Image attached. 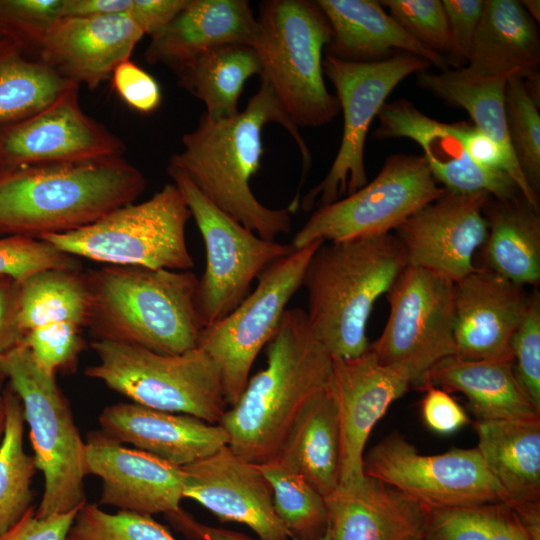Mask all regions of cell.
Masks as SVG:
<instances>
[{
    "label": "cell",
    "instance_id": "cell-47",
    "mask_svg": "<svg viewBox=\"0 0 540 540\" xmlns=\"http://www.w3.org/2000/svg\"><path fill=\"white\" fill-rule=\"evenodd\" d=\"M442 3L451 37V48L447 60L450 67L459 69L468 62L484 1L443 0Z\"/></svg>",
    "mask_w": 540,
    "mask_h": 540
},
{
    "label": "cell",
    "instance_id": "cell-50",
    "mask_svg": "<svg viewBox=\"0 0 540 540\" xmlns=\"http://www.w3.org/2000/svg\"><path fill=\"white\" fill-rule=\"evenodd\" d=\"M420 388L426 391L422 400L423 420L431 430L450 434L469 423L464 409L447 391L430 383H425Z\"/></svg>",
    "mask_w": 540,
    "mask_h": 540
},
{
    "label": "cell",
    "instance_id": "cell-39",
    "mask_svg": "<svg viewBox=\"0 0 540 540\" xmlns=\"http://www.w3.org/2000/svg\"><path fill=\"white\" fill-rule=\"evenodd\" d=\"M259 469L267 479L277 516L292 540H315L328 530L324 497L296 470L273 457Z\"/></svg>",
    "mask_w": 540,
    "mask_h": 540
},
{
    "label": "cell",
    "instance_id": "cell-30",
    "mask_svg": "<svg viewBox=\"0 0 540 540\" xmlns=\"http://www.w3.org/2000/svg\"><path fill=\"white\" fill-rule=\"evenodd\" d=\"M539 212L522 195L509 200L490 197L483 210L488 228L482 245L483 268L523 287L538 286Z\"/></svg>",
    "mask_w": 540,
    "mask_h": 540
},
{
    "label": "cell",
    "instance_id": "cell-6",
    "mask_svg": "<svg viewBox=\"0 0 540 540\" xmlns=\"http://www.w3.org/2000/svg\"><path fill=\"white\" fill-rule=\"evenodd\" d=\"M252 47L261 80L273 90L298 128L330 123L340 112L336 95L325 85L322 53L331 27L316 1L266 0L259 4Z\"/></svg>",
    "mask_w": 540,
    "mask_h": 540
},
{
    "label": "cell",
    "instance_id": "cell-21",
    "mask_svg": "<svg viewBox=\"0 0 540 540\" xmlns=\"http://www.w3.org/2000/svg\"><path fill=\"white\" fill-rule=\"evenodd\" d=\"M182 469L183 497L196 501L221 522L243 524L259 540L290 539L258 464L240 457L226 445Z\"/></svg>",
    "mask_w": 540,
    "mask_h": 540
},
{
    "label": "cell",
    "instance_id": "cell-38",
    "mask_svg": "<svg viewBox=\"0 0 540 540\" xmlns=\"http://www.w3.org/2000/svg\"><path fill=\"white\" fill-rule=\"evenodd\" d=\"M425 508V507H424ZM419 540H533L505 502L425 508Z\"/></svg>",
    "mask_w": 540,
    "mask_h": 540
},
{
    "label": "cell",
    "instance_id": "cell-46",
    "mask_svg": "<svg viewBox=\"0 0 540 540\" xmlns=\"http://www.w3.org/2000/svg\"><path fill=\"white\" fill-rule=\"evenodd\" d=\"M514 374L540 410V295L531 293L529 308L511 343Z\"/></svg>",
    "mask_w": 540,
    "mask_h": 540
},
{
    "label": "cell",
    "instance_id": "cell-52",
    "mask_svg": "<svg viewBox=\"0 0 540 540\" xmlns=\"http://www.w3.org/2000/svg\"><path fill=\"white\" fill-rule=\"evenodd\" d=\"M19 282L0 276V355L20 344L17 326Z\"/></svg>",
    "mask_w": 540,
    "mask_h": 540
},
{
    "label": "cell",
    "instance_id": "cell-20",
    "mask_svg": "<svg viewBox=\"0 0 540 540\" xmlns=\"http://www.w3.org/2000/svg\"><path fill=\"white\" fill-rule=\"evenodd\" d=\"M87 474L102 481L98 505L143 515L180 514L184 499L185 473L145 451L125 447L101 431H92L85 441Z\"/></svg>",
    "mask_w": 540,
    "mask_h": 540
},
{
    "label": "cell",
    "instance_id": "cell-3",
    "mask_svg": "<svg viewBox=\"0 0 540 540\" xmlns=\"http://www.w3.org/2000/svg\"><path fill=\"white\" fill-rule=\"evenodd\" d=\"M266 357V367L249 378L218 423L230 449L255 464L276 456L303 407L328 386L332 369V356L301 308L285 310Z\"/></svg>",
    "mask_w": 540,
    "mask_h": 540
},
{
    "label": "cell",
    "instance_id": "cell-36",
    "mask_svg": "<svg viewBox=\"0 0 540 540\" xmlns=\"http://www.w3.org/2000/svg\"><path fill=\"white\" fill-rule=\"evenodd\" d=\"M422 88L447 104L467 111L473 125L517 162L508 135L505 112L506 79L468 81L455 69L417 74ZM518 163V162H517Z\"/></svg>",
    "mask_w": 540,
    "mask_h": 540
},
{
    "label": "cell",
    "instance_id": "cell-8",
    "mask_svg": "<svg viewBox=\"0 0 540 540\" xmlns=\"http://www.w3.org/2000/svg\"><path fill=\"white\" fill-rule=\"evenodd\" d=\"M91 347L98 362L86 376L133 403L212 424L227 410L219 368L200 347L174 355L108 340H93Z\"/></svg>",
    "mask_w": 540,
    "mask_h": 540
},
{
    "label": "cell",
    "instance_id": "cell-22",
    "mask_svg": "<svg viewBox=\"0 0 540 540\" xmlns=\"http://www.w3.org/2000/svg\"><path fill=\"white\" fill-rule=\"evenodd\" d=\"M530 301L523 286L483 267L454 282L455 356L512 362V339Z\"/></svg>",
    "mask_w": 540,
    "mask_h": 540
},
{
    "label": "cell",
    "instance_id": "cell-51",
    "mask_svg": "<svg viewBox=\"0 0 540 540\" xmlns=\"http://www.w3.org/2000/svg\"><path fill=\"white\" fill-rule=\"evenodd\" d=\"M187 0H132L128 16L145 34L160 33L186 5Z\"/></svg>",
    "mask_w": 540,
    "mask_h": 540
},
{
    "label": "cell",
    "instance_id": "cell-42",
    "mask_svg": "<svg viewBox=\"0 0 540 540\" xmlns=\"http://www.w3.org/2000/svg\"><path fill=\"white\" fill-rule=\"evenodd\" d=\"M62 0H0V36L37 59L49 26L60 18Z\"/></svg>",
    "mask_w": 540,
    "mask_h": 540
},
{
    "label": "cell",
    "instance_id": "cell-25",
    "mask_svg": "<svg viewBox=\"0 0 540 540\" xmlns=\"http://www.w3.org/2000/svg\"><path fill=\"white\" fill-rule=\"evenodd\" d=\"M537 24L520 1L485 0L468 62L455 70L468 81L525 80L538 74Z\"/></svg>",
    "mask_w": 540,
    "mask_h": 540
},
{
    "label": "cell",
    "instance_id": "cell-11",
    "mask_svg": "<svg viewBox=\"0 0 540 540\" xmlns=\"http://www.w3.org/2000/svg\"><path fill=\"white\" fill-rule=\"evenodd\" d=\"M201 233L206 267L198 284L205 327L230 314L249 294L252 282L273 262L291 253V244L266 240L212 203L183 172L167 167Z\"/></svg>",
    "mask_w": 540,
    "mask_h": 540
},
{
    "label": "cell",
    "instance_id": "cell-48",
    "mask_svg": "<svg viewBox=\"0 0 540 540\" xmlns=\"http://www.w3.org/2000/svg\"><path fill=\"white\" fill-rule=\"evenodd\" d=\"M111 77L116 92L131 108L147 114L159 107L161 103L159 84L130 59L120 63Z\"/></svg>",
    "mask_w": 540,
    "mask_h": 540
},
{
    "label": "cell",
    "instance_id": "cell-56",
    "mask_svg": "<svg viewBox=\"0 0 540 540\" xmlns=\"http://www.w3.org/2000/svg\"><path fill=\"white\" fill-rule=\"evenodd\" d=\"M5 425V409L2 393L0 394V441L3 435Z\"/></svg>",
    "mask_w": 540,
    "mask_h": 540
},
{
    "label": "cell",
    "instance_id": "cell-27",
    "mask_svg": "<svg viewBox=\"0 0 540 540\" xmlns=\"http://www.w3.org/2000/svg\"><path fill=\"white\" fill-rule=\"evenodd\" d=\"M257 20L246 0H187L175 18L145 50L150 64L175 70L198 54L224 44L252 46Z\"/></svg>",
    "mask_w": 540,
    "mask_h": 540
},
{
    "label": "cell",
    "instance_id": "cell-57",
    "mask_svg": "<svg viewBox=\"0 0 540 540\" xmlns=\"http://www.w3.org/2000/svg\"><path fill=\"white\" fill-rule=\"evenodd\" d=\"M5 381H6L5 377L0 373V394L2 393L5 387L4 386Z\"/></svg>",
    "mask_w": 540,
    "mask_h": 540
},
{
    "label": "cell",
    "instance_id": "cell-14",
    "mask_svg": "<svg viewBox=\"0 0 540 540\" xmlns=\"http://www.w3.org/2000/svg\"><path fill=\"white\" fill-rule=\"evenodd\" d=\"M445 191L422 155H390L372 181L352 194L319 206L296 232L291 245L299 249L314 241L391 233Z\"/></svg>",
    "mask_w": 540,
    "mask_h": 540
},
{
    "label": "cell",
    "instance_id": "cell-28",
    "mask_svg": "<svg viewBox=\"0 0 540 540\" xmlns=\"http://www.w3.org/2000/svg\"><path fill=\"white\" fill-rule=\"evenodd\" d=\"M330 27L331 39L324 52L351 62L386 59L395 51L425 59L440 71L450 69L445 57L426 48L409 35L374 0H317Z\"/></svg>",
    "mask_w": 540,
    "mask_h": 540
},
{
    "label": "cell",
    "instance_id": "cell-55",
    "mask_svg": "<svg viewBox=\"0 0 540 540\" xmlns=\"http://www.w3.org/2000/svg\"><path fill=\"white\" fill-rule=\"evenodd\" d=\"M526 12L537 22L540 21V1L523 0L520 1Z\"/></svg>",
    "mask_w": 540,
    "mask_h": 540
},
{
    "label": "cell",
    "instance_id": "cell-45",
    "mask_svg": "<svg viewBox=\"0 0 540 540\" xmlns=\"http://www.w3.org/2000/svg\"><path fill=\"white\" fill-rule=\"evenodd\" d=\"M21 345L31 353L35 362L45 372L71 371L85 342L81 328L67 322H57L34 328L22 338Z\"/></svg>",
    "mask_w": 540,
    "mask_h": 540
},
{
    "label": "cell",
    "instance_id": "cell-19",
    "mask_svg": "<svg viewBox=\"0 0 540 540\" xmlns=\"http://www.w3.org/2000/svg\"><path fill=\"white\" fill-rule=\"evenodd\" d=\"M374 137L379 140L408 138L417 143L438 184L448 191H483L497 200L521 195L515 181L505 172L477 165L470 158L463 138L466 122L445 123L431 118L410 101L386 102L378 115Z\"/></svg>",
    "mask_w": 540,
    "mask_h": 540
},
{
    "label": "cell",
    "instance_id": "cell-34",
    "mask_svg": "<svg viewBox=\"0 0 540 540\" xmlns=\"http://www.w3.org/2000/svg\"><path fill=\"white\" fill-rule=\"evenodd\" d=\"M89 290L80 269H47L19 282L17 326L30 330L57 322L86 327Z\"/></svg>",
    "mask_w": 540,
    "mask_h": 540
},
{
    "label": "cell",
    "instance_id": "cell-35",
    "mask_svg": "<svg viewBox=\"0 0 540 540\" xmlns=\"http://www.w3.org/2000/svg\"><path fill=\"white\" fill-rule=\"evenodd\" d=\"M71 84L75 83L0 36V124L36 113Z\"/></svg>",
    "mask_w": 540,
    "mask_h": 540
},
{
    "label": "cell",
    "instance_id": "cell-24",
    "mask_svg": "<svg viewBox=\"0 0 540 540\" xmlns=\"http://www.w3.org/2000/svg\"><path fill=\"white\" fill-rule=\"evenodd\" d=\"M98 420L100 431L109 438L178 467L203 459L228 445V436L219 424L133 402L106 406Z\"/></svg>",
    "mask_w": 540,
    "mask_h": 540
},
{
    "label": "cell",
    "instance_id": "cell-29",
    "mask_svg": "<svg viewBox=\"0 0 540 540\" xmlns=\"http://www.w3.org/2000/svg\"><path fill=\"white\" fill-rule=\"evenodd\" d=\"M425 383L463 393L477 420H540V410L519 384L512 362L465 360L452 355L428 370L420 387Z\"/></svg>",
    "mask_w": 540,
    "mask_h": 540
},
{
    "label": "cell",
    "instance_id": "cell-7",
    "mask_svg": "<svg viewBox=\"0 0 540 540\" xmlns=\"http://www.w3.org/2000/svg\"><path fill=\"white\" fill-rule=\"evenodd\" d=\"M0 373L22 403L35 464L44 478L35 516L81 509L87 503L85 441L55 375L43 371L21 344L0 355Z\"/></svg>",
    "mask_w": 540,
    "mask_h": 540
},
{
    "label": "cell",
    "instance_id": "cell-1",
    "mask_svg": "<svg viewBox=\"0 0 540 540\" xmlns=\"http://www.w3.org/2000/svg\"><path fill=\"white\" fill-rule=\"evenodd\" d=\"M271 122L282 125L300 150L301 187L311 166L310 150L263 80L245 109L234 117L215 121L203 113L196 128L183 135V149L171 156L168 167L185 173L231 218L259 237L273 241L291 231L292 213L288 207L273 209L263 205L249 184L261 165L263 128Z\"/></svg>",
    "mask_w": 540,
    "mask_h": 540
},
{
    "label": "cell",
    "instance_id": "cell-40",
    "mask_svg": "<svg viewBox=\"0 0 540 540\" xmlns=\"http://www.w3.org/2000/svg\"><path fill=\"white\" fill-rule=\"evenodd\" d=\"M508 135L515 158L532 191L540 192V114L523 79L510 77L505 88Z\"/></svg>",
    "mask_w": 540,
    "mask_h": 540
},
{
    "label": "cell",
    "instance_id": "cell-16",
    "mask_svg": "<svg viewBox=\"0 0 540 540\" xmlns=\"http://www.w3.org/2000/svg\"><path fill=\"white\" fill-rule=\"evenodd\" d=\"M78 92L71 84L36 113L0 124V170L122 156V140L82 110Z\"/></svg>",
    "mask_w": 540,
    "mask_h": 540
},
{
    "label": "cell",
    "instance_id": "cell-53",
    "mask_svg": "<svg viewBox=\"0 0 540 540\" xmlns=\"http://www.w3.org/2000/svg\"><path fill=\"white\" fill-rule=\"evenodd\" d=\"M171 524L193 540H252L241 532L203 524L185 511L177 516ZM315 540H332V538L327 530L323 537Z\"/></svg>",
    "mask_w": 540,
    "mask_h": 540
},
{
    "label": "cell",
    "instance_id": "cell-44",
    "mask_svg": "<svg viewBox=\"0 0 540 540\" xmlns=\"http://www.w3.org/2000/svg\"><path fill=\"white\" fill-rule=\"evenodd\" d=\"M47 269H80V263L45 240L0 237V276L21 282Z\"/></svg>",
    "mask_w": 540,
    "mask_h": 540
},
{
    "label": "cell",
    "instance_id": "cell-4",
    "mask_svg": "<svg viewBox=\"0 0 540 540\" xmlns=\"http://www.w3.org/2000/svg\"><path fill=\"white\" fill-rule=\"evenodd\" d=\"M87 326L94 340L141 346L160 354L198 347L205 323L199 278L190 270L109 265L88 270Z\"/></svg>",
    "mask_w": 540,
    "mask_h": 540
},
{
    "label": "cell",
    "instance_id": "cell-2",
    "mask_svg": "<svg viewBox=\"0 0 540 540\" xmlns=\"http://www.w3.org/2000/svg\"><path fill=\"white\" fill-rule=\"evenodd\" d=\"M142 172L122 156L0 170V235L42 239L134 203Z\"/></svg>",
    "mask_w": 540,
    "mask_h": 540
},
{
    "label": "cell",
    "instance_id": "cell-32",
    "mask_svg": "<svg viewBox=\"0 0 540 540\" xmlns=\"http://www.w3.org/2000/svg\"><path fill=\"white\" fill-rule=\"evenodd\" d=\"M274 457L296 470L323 497L336 491L340 431L335 401L328 386L306 403Z\"/></svg>",
    "mask_w": 540,
    "mask_h": 540
},
{
    "label": "cell",
    "instance_id": "cell-17",
    "mask_svg": "<svg viewBox=\"0 0 540 540\" xmlns=\"http://www.w3.org/2000/svg\"><path fill=\"white\" fill-rule=\"evenodd\" d=\"M411 384L406 371L380 364L371 349L354 358L332 357L328 388L340 431L338 488L354 489L364 482V448L370 432Z\"/></svg>",
    "mask_w": 540,
    "mask_h": 540
},
{
    "label": "cell",
    "instance_id": "cell-43",
    "mask_svg": "<svg viewBox=\"0 0 540 540\" xmlns=\"http://www.w3.org/2000/svg\"><path fill=\"white\" fill-rule=\"evenodd\" d=\"M379 2L416 41L447 59L451 48V37L441 0H384Z\"/></svg>",
    "mask_w": 540,
    "mask_h": 540
},
{
    "label": "cell",
    "instance_id": "cell-49",
    "mask_svg": "<svg viewBox=\"0 0 540 540\" xmlns=\"http://www.w3.org/2000/svg\"><path fill=\"white\" fill-rule=\"evenodd\" d=\"M79 510L38 518L32 506L19 522L0 534V540H68Z\"/></svg>",
    "mask_w": 540,
    "mask_h": 540
},
{
    "label": "cell",
    "instance_id": "cell-15",
    "mask_svg": "<svg viewBox=\"0 0 540 540\" xmlns=\"http://www.w3.org/2000/svg\"><path fill=\"white\" fill-rule=\"evenodd\" d=\"M365 476L377 479L425 508H450L509 497L477 448L422 455L399 432L380 440L363 457Z\"/></svg>",
    "mask_w": 540,
    "mask_h": 540
},
{
    "label": "cell",
    "instance_id": "cell-5",
    "mask_svg": "<svg viewBox=\"0 0 540 540\" xmlns=\"http://www.w3.org/2000/svg\"><path fill=\"white\" fill-rule=\"evenodd\" d=\"M408 266L395 234L323 242L303 279L306 317L332 357L354 358L370 349L367 324L378 298Z\"/></svg>",
    "mask_w": 540,
    "mask_h": 540
},
{
    "label": "cell",
    "instance_id": "cell-54",
    "mask_svg": "<svg viewBox=\"0 0 540 540\" xmlns=\"http://www.w3.org/2000/svg\"><path fill=\"white\" fill-rule=\"evenodd\" d=\"M132 0H62L60 17L128 14Z\"/></svg>",
    "mask_w": 540,
    "mask_h": 540
},
{
    "label": "cell",
    "instance_id": "cell-9",
    "mask_svg": "<svg viewBox=\"0 0 540 540\" xmlns=\"http://www.w3.org/2000/svg\"><path fill=\"white\" fill-rule=\"evenodd\" d=\"M191 218L175 184L77 230L42 238L74 257L115 266L187 271L194 267L185 228Z\"/></svg>",
    "mask_w": 540,
    "mask_h": 540
},
{
    "label": "cell",
    "instance_id": "cell-13",
    "mask_svg": "<svg viewBox=\"0 0 540 540\" xmlns=\"http://www.w3.org/2000/svg\"><path fill=\"white\" fill-rule=\"evenodd\" d=\"M386 294L388 319L370 349L380 364L406 371L420 386L435 363L455 355L454 281L408 265Z\"/></svg>",
    "mask_w": 540,
    "mask_h": 540
},
{
    "label": "cell",
    "instance_id": "cell-26",
    "mask_svg": "<svg viewBox=\"0 0 540 540\" xmlns=\"http://www.w3.org/2000/svg\"><path fill=\"white\" fill-rule=\"evenodd\" d=\"M332 540H419L425 508L371 477L324 497Z\"/></svg>",
    "mask_w": 540,
    "mask_h": 540
},
{
    "label": "cell",
    "instance_id": "cell-12",
    "mask_svg": "<svg viewBox=\"0 0 540 540\" xmlns=\"http://www.w3.org/2000/svg\"><path fill=\"white\" fill-rule=\"evenodd\" d=\"M323 241L294 249L270 264L252 293L226 317L205 327L198 347L216 363L228 406L244 391L261 349L275 335L286 306L303 284L306 268Z\"/></svg>",
    "mask_w": 540,
    "mask_h": 540
},
{
    "label": "cell",
    "instance_id": "cell-23",
    "mask_svg": "<svg viewBox=\"0 0 540 540\" xmlns=\"http://www.w3.org/2000/svg\"><path fill=\"white\" fill-rule=\"evenodd\" d=\"M144 36L128 14L60 17L47 29L37 59L72 83L96 88Z\"/></svg>",
    "mask_w": 540,
    "mask_h": 540
},
{
    "label": "cell",
    "instance_id": "cell-31",
    "mask_svg": "<svg viewBox=\"0 0 540 540\" xmlns=\"http://www.w3.org/2000/svg\"><path fill=\"white\" fill-rule=\"evenodd\" d=\"M477 449L511 507L540 504V420H477Z\"/></svg>",
    "mask_w": 540,
    "mask_h": 540
},
{
    "label": "cell",
    "instance_id": "cell-33",
    "mask_svg": "<svg viewBox=\"0 0 540 540\" xmlns=\"http://www.w3.org/2000/svg\"><path fill=\"white\" fill-rule=\"evenodd\" d=\"M174 72L179 86L204 103L210 119L219 121L239 113L244 85L260 75L261 65L252 46L229 43L198 54Z\"/></svg>",
    "mask_w": 540,
    "mask_h": 540
},
{
    "label": "cell",
    "instance_id": "cell-58",
    "mask_svg": "<svg viewBox=\"0 0 540 540\" xmlns=\"http://www.w3.org/2000/svg\"><path fill=\"white\" fill-rule=\"evenodd\" d=\"M68 540H78V539L74 537L73 535L69 534Z\"/></svg>",
    "mask_w": 540,
    "mask_h": 540
},
{
    "label": "cell",
    "instance_id": "cell-41",
    "mask_svg": "<svg viewBox=\"0 0 540 540\" xmlns=\"http://www.w3.org/2000/svg\"><path fill=\"white\" fill-rule=\"evenodd\" d=\"M70 534L78 540H176L150 515L122 510L108 513L95 503H86L79 510Z\"/></svg>",
    "mask_w": 540,
    "mask_h": 540
},
{
    "label": "cell",
    "instance_id": "cell-18",
    "mask_svg": "<svg viewBox=\"0 0 540 540\" xmlns=\"http://www.w3.org/2000/svg\"><path fill=\"white\" fill-rule=\"evenodd\" d=\"M490 197L483 191L446 190L411 214L394 230L408 265L435 271L454 282L476 270L473 260L487 238L483 210Z\"/></svg>",
    "mask_w": 540,
    "mask_h": 540
},
{
    "label": "cell",
    "instance_id": "cell-10",
    "mask_svg": "<svg viewBox=\"0 0 540 540\" xmlns=\"http://www.w3.org/2000/svg\"><path fill=\"white\" fill-rule=\"evenodd\" d=\"M430 63L398 52L372 62H351L325 56L323 73L336 90L343 112V132L336 157L323 180L300 198L305 211L352 194L368 182L364 148L373 119L393 89L411 74L424 72Z\"/></svg>",
    "mask_w": 540,
    "mask_h": 540
},
{
    "label": "cell",
    "instance_id": "cell-37",
    "mask_svg": "<svg viewBox=\"0 0 540 540\" xmlns=\"http://www.w3.org/2000/svg\"><path fill=\"white\" fill-rule=\"evenodd\" d=\"M2 396L5 425L0 441V534L19 522L32 507L31 483L37 471L34 456L24 449L22 403L8 385Z\"/></svg>",
    "mask_w": 540,
    "mask_h": 540
}]
</instances>
